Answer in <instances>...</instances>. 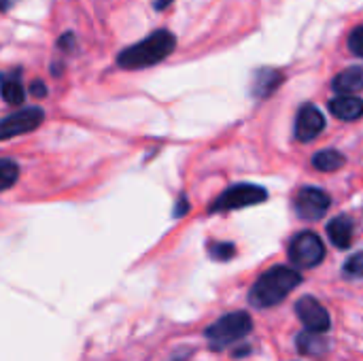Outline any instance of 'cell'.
<instances>
[{
  "instance_id": "cell-1",
  "label": "cell",
  "mask_w": 363,
  "mask_h": 361,
  "mask_svg": "<svg viewBox=\"0 0 363 361\" xmlns=\"http://www.w3.org/2000/svg\"><path fill=\"white\" fill-rule=\"evenodd\" d=\"M177 47V36L170 30H155L140 43L123 49L117 55V64L125 70H143L166 60Z\"/></svg>"
},
{
  "instance_id": "cell-2",
  "label": "cell",
  "mask_w": 363,
  "mask_h": 361,
  "mask_svg": "<svg viewBox=\"0 0 363 361\" xmlns=\"http://www.w3.org/2000/svg\"><path fill=\"white\" fill-rule=\"evenodd\" d=\"M302 283V274L287 266H274L266 270L257 283L251 287L249 302L255 309H270L281 304L298 285Z\"/></svg>"
},
{
  "instance_id": "cell-3",
  "label": "cell",
  "mask_w": 363,
  "mask_h": 361,
  "mask_svg": "<svg viewBox=\"0 0 363 361\" xmlns=\"http://www.w3.org/2000/svg\"><path fill=\"white\" fill-rule=\"evenodd\" d=\"M251 330H253V321L247 313H230L206 328V338L215 351H221L232 343L245 338Z\"/></svg>"
},
{
  "instance_id": "cell-4",
  "label": "cell",
  "mask_w": 363,
  "mask_h": 361,
  "mask_svg": "<svg viewBox=\"0 0 363 361\" xmlns=\"http://www.w3.org/2000/svg\"><path fill=\"white\" fill-rule=\"evenodd\" d=\"M268 200V191L259 185H251V183H238L228 187L213 204H211V213H228V211H238L245 206H253L259 202Z\"/></svg>"
},
{
  "instance_id": "cell-5",
  "label": "cell",
  "mask_w": 363,
  "mask_h": 361,
  "mask_svg": "<svg viewBox=\"0 0 363 361\" xmlns=\"http://www.w3.org/2000/svg\"><path fill=\"white\" fill-rule=\"evenodd\" d=\"M325 247L315 232H300L289 245V260L298 268H315L323 262Z\"/></svg>"
},
{
  "instance_id": "cell-6",
  "label": "cell",
  "mask_w": 363,
  "mask_h": 361,
  "mask_svg": "<svg viewBox=\"0 0 363 361\" xmlns=\"http://www.w3.org/2000/svg\"><path fill=\"white\" fill-rule=\"evenodd\" d=\"M45 119V111L40 106H26L0 119V140H9L21 134L36 130Z\"/></svg>"
},
{
  "instance_id": "cell-7",
  "label": "cell",
  "mask_w": 363,
  "mask_h": 361,
  "mask_svg": "<svg viewBox=\"0 0 363 361\" xmlns=\"http://www.w3.org/2000/svg\"><path fill=\"white\" fill-rule=\"evenodd\" d=\"M332 198L319 187H302L296 196V213L306 221H317L330 211Z\"/></svg>"
},
{
  "instance_id": "cell-8",
  "label": "cell",
  "mask_w": 363,
  "mask_h": 361,
  "mask_svg": "<svg viewBox=\"0 0 363 361\" xmlns=\"http://www.w3.org/2000/svg\"><path fill=\"white\" fill-rule=\"evenodd\" d=\"M296 313H298L300 321L306 326V330H311V332H321V334H323V332H328L330 326H332L330 315H328V311L323 309V304H321L319 300L311 298V296H304V298L298 300Z\"/></svg>"
},
{
  "instance_id": "cell-9",
  "label": "cell",
  "mask_w": 363,
  "mask_h": 361,
  "mask_svg": "<svg viewBox=\"0 0 363 361\" xmlns=\"http://www.w3.org/2000/svg\"><path fill=\"white\" fill-rule=\"evenodd\" d=\"M325 130V117L315 104H304L296 117V138L302 143H311Z\"/></svg>"
},
{
  "instance_id": "cell-10",
  "label": "cell",
  "mask_w": 363,
  "mask_h": 361,
  "mask_svg": "<svg viewBox=\"0 0 363 361\" xmlns=\"http://www.w3.org/2000/svg\"><path fill=\"white\" fill-rule=\"evenodd\" d=\"M328 109L334 117L345 119V121H355V119L363 117V100L357 96H351V94H342V96L330 100Z\"/></svg>"
},
{
  "instance_id": "cell-11",
  "label": "cell",
  "mask_w": 363,
  "mask_h": 361,
  "mask_svg": "<svg viewBox=\"0 0 363 361\" xmlns=\"http://www.w3.org/2000/svg\"><path fill=\"white\" fill-rule=\"evenodd\" d=\"M283 83V74L274 68H259L253 74V83H251V94L255 98H268L279 85Z\"/></svg>"
},
{
  "instance_id": "cell-12",
  "label": "cell",
  "mask_w": 363,
  "mask_h": 361,
  "mask_svg": "<svg viewBox=\"0 0 363 361\" xmlns=\"http://www.w3.org/2000/svg\"><path fill=\"white\" fill-rule=\"evenodd\" d=\"M328 236L334 247L349 249L353 243V221L347 215H338L328 223Z\"/></svg>"
},
{
  "instance_id": "cell-13",
  "label": "cell",
  "mask_w": 363,
  "mask_h": 361,
  "mask_svg": "<svg viewBox=\"0 0 363 361\" xmlns=\"http://www.w3.org/2000/svg\"><path fill=\"white\" fill-rule=\"evenodd\" d=\"M0 96L9 104H23L26 91L19 81V70H9L0 74Z\"/></svg>"
},
{
  "instance_id": "cell-14",
  "label": "cell",
  "mask_w": 363,
  "mask_h": 361,
  "mask_svg": "<svg viewBox=\"0 0 363 361\" xmlns=\"http://www.w3.org/2000/svg\"><path fill=\"white\" fill-rule=\"evenodd\" d=\"M296 345H298V351L304 353V355H323L328 351V343L321 336V332H311L308 330V332L298 336Z\"/></svg>"
},
{
  "instance_id": "cell-15",
  "label": "cell",
  "mask_w": 363,
  "mask_h": 361,
  "mask_svg": "<svg viewBox=\"0 0 363 361\" xmlns=\"http://www.w3.org/2000/svg\"><path fill=\"white\" fill-rule=\"evenodd\" d=\"M345 164H347V157L336 149H323V151L315 153V157H313V166L321 172H334V170L342 168Z\"/></svg>"
},
{
  "instance_id": "cell-16",
  "label": "cell",
  "mask_w": 363,
  "mask_h": 361,
  "mask_svg": "<svg viewBox=\"0 0 363 361\" xmlns=\"http://www.w3.org/2000/svg\"><path fill=\"white\" fill-rule=\"evenodd\" d=\"M19 179V166L13 160L0 157V191H6L13 187Z\"/></svg>"
},
{
  "instance_id": "cell-17",
  "label": "cell",
  "mask_w": 363,
  "mask_h": 361,
  "mask_svg": "<svg viewBox=\"0 0 363 361\" xmlns=\"http://www.w3.org/2000/svg\"><path fill=\"white\" fill-rule=\"evenodd\" d=\"M208 253L217 262H228V260H232L236 255V247L232 243H211Z\"/></svg>"
},
{
  "instance_id": "cell-18",
  "label": "cell",
  "mask_w": 363,
  "mask_h": 361,
  "mask_svg": "<svg viewBox=\"0 0 363 361\" xmlns=\"http://www.w3.org/2000/svg\"><path fill=\"white\" fill-rule=\"evenodd\" d=\"M345 277L349 279H362L363 277V251L362 253H355L351 255L347 262H345V268H342Z\"/></svg>"
},
{
  "instance_id": "cell-19",
  "label": "cell",
  "mask_w": 363,
  "mask_h": 361,
  "mask_svg": "<svg viewBox=\"0 0 363 361\" xmlns=\"http://www.w3.org/2000/svg\"><path fill=\"white\" fill-rule=\"evenodd\" d=\"M349 49L353 55L363 57V26H357L351 34H349Z\"/></svg>"
},
{
  "instance_id": "cell-20",
  "label": "cell",
  "mask_w": 363,
  "mask_h": 361,
  "mask_svg": "<svg viewBox=\"0 0 363 361\" xmlns=\"http://www.w3.org/2000/svg\"><path fill=\"white\" fill-rule=\"evenodd\" d=\"M187 213H189V200H187V196H181V198L177 200L174 217L179 219V217H183V215H187Z\"/></svg>"
},
{
  "instance_id": "cell-21",
  "label": "cell",
  "mask_w": 363,
  "mask_h": 361,
  "mask_svg": "<svg viewBox=\"0 0 363 361\" xmlns=\"http://www.w3.org/2000/svg\"><path fill=\"white\" fill-rule=\"evenodd\" d=\"M30 91H32L34 98H45V96H47V87H45L43 81H34L32 87H30Z\"/></svg>"
},
{
  "instance_id": "cell-22",
  "label": "cell",
  "mask_w": 363,
  "mask_h": 361,
  "mask_svg": "<svg viewBox=\"0 0 363 361\" xmlns=\"http://www.w3.org/2000/svg\"><path fill=\"white\" fill-rule=\"evenodd\" d=\"M72 40H74V38H72V34H68V32H66V34L60 38V43H57V45L64 49V47H70V45H72Z\"/></svg>"
},
{
  "instance_id": "cell-23",
  "label": "cell",
  "mask_w": 363,
  "mask_h": 361,
  "mask_svg": "<svg viewBox=\"0 0 363 361\" xmlns=\"http://www.w3.org/2000/svg\"><path fill=\"white\" fill-rule=\"evenodd\" d=\"M172 2H174V0H155V4H153V6H155L157 11H164V9H166V6H170Z\"/></svg>"
},
{
  "instance_id": "cell-24",
  "label": "cell",
  "mask_w": 363,
  "mask_h": 361,
  "mask_svg": "<svg viewBox=\"0 0 363 361\" xmlns=\"http://www.w3.org/2000/svg\"><path fill=\"white\" fill-rule=\"evenodd\" d=\"M11 2H13V0H0V9H4V6H9Z\"/></svg>"
},
{
  "instance_id": "cell-25",
  "label": "cell",
  "mask_w": 363,
  "mask_h": 361,
  "mask_svg": "<svg viewBox=\"0 0 363 361\" xmlns=\"http://www.w3.org/2000/svg\"><path fill=\"white\" fill-rule=\"evenodd\" d=\"M359 74H362V83H363V66H359Z\"/></svg>"
}]
</instances>
